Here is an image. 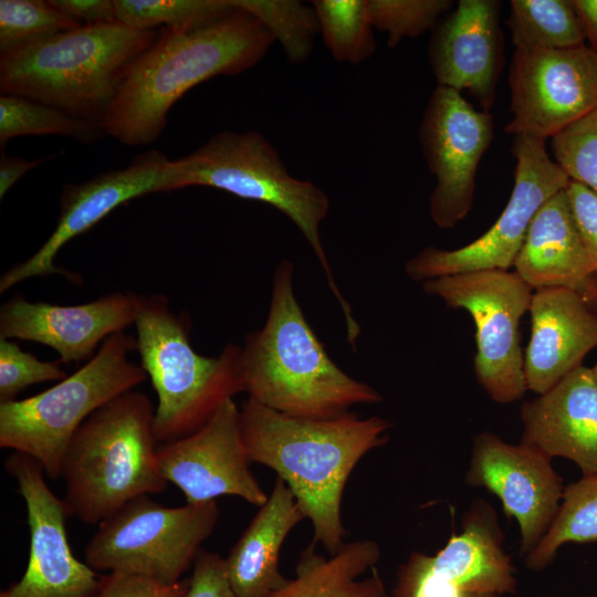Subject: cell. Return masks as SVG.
Here are the masks:
<instances>
[{
	"instance_id": "obj_20",
	"label": "cell",
	"mask_w": 597,
	"mask_h": 597,
	"mask_svg": "<svg viewBox=\"0 0 597 597\" xmlns=\"http://www.w3.org/2000/svg\"><path fill=\"white\" fill-rule=\"evenodd\" d=\"M499 13V1L460 0L429 44L438 85L468 90L483 111L494 102L502 65Z\"/></svg>"
},
{
	"instance_id": "obj_29",
	"label": "cell",
	"mask_w": 597,
	"mask_h": 597,
	"mask_svg": "<svg viewBox=\"0 0 597 597\" xmlns=\"http://www.w3.org/2000/svg\"><path fill=\"white\" fill-rule=\"evenodd\" d=\"M323 41L338 62L358 64L376 49L373 27L367 15V0H315Z\"/></svg>"
},
{
	"instance_id": "obj_32",
	"label": "cell",
	"mask_w": 597,
	"mask_h": 597,
	"mask_svg": "<svg viewBox=\"0 0 597 597\" xmlns=\"http://www.w3.org/2000/svg\"><path fill=\"white\" fill-rule=\"evenodd\" d=\"M49 1H0V53L81 27Z\"/></svg>"
},
{
	"instance_id": "obj_15",
	"label": "cell",
	"mask_w": 597,
	"mask_h": 597,
	"mask_svg": "<svg viewBox=\"0 0 597 597\" xmlns=\"http://www.w3.org/2000/svg\"><path fill=\"white\" fill-rule=\"evenodd\" d=\"M419 138L437 181L429 200L431 219L441 229L453 228L472 207L476 170L493 138L492 117L459 91L437 85Z\"/></svg>"
},
{
	"instance_id": "obj_37",
	"label": "cell",
	"mask_w": 597,
	"mask_h": 597,
	"mask_svg": "<svg viewBox=\"0 0 597 597\" xmlns=\"http://www.w3.org/2000/svg\"><path fill=\"white\" fill-rule=\"evenodd\" d=\"M185 597H237L227 576L224 558L201 549L193 562Z\"/></svg>"
},
{
	"instance_id": "obj_44",
	"label": "cell",
	"mask_w": 597,
	"mask_h": 597,
	"mask_svg": "<svg viewBox=\"0 0 597 597\" xmlns=\"http://www.w3.org/2000/svg\"><path fill=\"white\" fill-rule=\"evenodd\" d=\"M480 597H499V596H496V595H482Z\"/></svg>"
},
{
	"instance_id": "obj_24",
	"label": "cell",
	"mask_w": 597,
	"mask_h": 597,
	"mask_svg": "<svg viewBox=\"0 0 597 597\" xmlns=\"http://www.w3.org/2000/svg\"><path fill=\"white\" fill-rule=\"evenodd\" d=\"M303 519L293 493L277 478L266 502L224 558L237 597H270L287 582L279 570L280 552L289 533Z\"/></svg>"
},
{
	"instance_id": "obj_6",
	"label": "cell",
	"mask_w": 597,
	"mask_h": 597,
	"mask_svg": "<svg viewBox=\"0 0 597 597\" xmlns=\"http://www.w3.org/2000/svg\"><path fill=\"white\" fill-rule=\"evenodd\" d=\"M192 186L212 187L264 202L290 218L312 248L341 305L347 339L357 341L360 326L336 284L320 237V226L329 210L328 197L321 188L292 176L274 146L255 130L221 132L195 151L168 160L158 192Z\"/></svg>"
},
{
	"instance_id": "obj_9",
	"label": "cell",
	"mask_w": 597,
	"mask_h": 597,
	"mask_svg": "<svg viewBox=\"0 0 597 597\" xmlns=\"http://www.w3.org/2000/svg\"><path fill=\"white\" fill-rule=\"evenodd\" d=\"M219 519L216 501L167 507L140 495L98 524L84 549L94 570L180 582Z\"/></svg>"
},
{
	"instance_id": "obj_39",
	"label": "cell",
	"mask_w": 597,
	"mask_h": 597,
	"mask_svg": "<svg viewBox=\"0 0 597 597\" xmlns=\"http://www.w3.org/2000/svg\"><path fill=\"white\" fill-rule=\"evenodd\" d=\"M62 13L86 24L116 22L115 4L109 0H49Z\"/></svg>"
},
{
	"instance_id": "obj_7",
	"label": "cell",
	"mask_w": 597,
	"mask_h": 597,
	"mask_svg": "<svg viewBox=\"0 0 597 597\" xmlns=\"http://www.w3.org/2000/svg\"><path fill=\"white\" fill-rule=\"evenodd\" d=\"M135 326L140 366L158 397L154 416L158 443L198 431L222 402L242 391L241 347L229 343L218 356L198 354L188 320L174 313L165 296L139 295Z\"/></svg>"
},
{
	"instance_id": "obj_8",
	"label": "cell",
	"mask_w": 597,
	"mask_h": 597,
	"mask_svg": "<svg viewBox=\"0 0 597 597\" xmlns=\"http://www.w3.org/2000/svg\"><path fill=\"white\" fill-rule=\"evenodd\" d=\"M132 350H136V337L113 334L91 359L55 386L0 404V447L33 458L50 479L61 478L64 454L82 423L146 379L143 367L128 359Z\"/></svg>"
},
{
	"instance_id": "obj_31",
	"label": "cell",
	"mask_w": 597,
	"mask_h": 597,
	"mask_svg": "<svg viewBox=\"0 0 597 597\" xmlns=\"http://www.w3.org/2000/svg\"><path fill=\"white\" fill-rule=\"evenodd\" d=\"M254 15L279 41L291 63L308 59L321 33L313 7L292 0H232Z\"/></svg>"
},
{
	"instance_id": "obj_23",
	"label": "cell",
	"mask_w": 597,
	"mask_h": 597,
	"mask_svg": "<svg viewBox=\"0 0 597 597\" xmlns=\"http://www.w3.org/2000/svg\"><path fill=\"white\" fill-rule=\"evenodd\" d=\"M513 268L534 291L564 287L579 292L595 273L566 189L551 197L536 212Z\"/></svg>"
},
{
	"instance_id": "obj_26",
	"label": "cell",
	"mask_w": 597,
	"mask_h": 597,
	"mask_svg": "<svg viewBox=\"0 0 597 597\" xmlns=\"http://www.w3.org/2000/svg\"><path fill=\"white\" fill-rule=\"evenodd\" d=\"M506 24L515 50H564L585 45L572 0H512Z\"/></svg>"
},
{
	"instance_id": "obj_34",
	"label": "cell",
	"mask_w": 597,
	"mask_h": 597,
	"mask_svg": "<svg viewBox=\"0 0 597 597\" xmlns=\"http://www.w3.org/2000/svg\"><path fill=\"white\" fill-rule=\"evenodd\" d=\"M551 148L570 180L597 193V108L552 136Z\"/></svg>"
},
{
	"instance_id": "obj_14",
	"label": "cell",
	"mask_w": 597,
	"mask_h": 597,
	"mask_svg": "<svg viewBox=\"0 0 597 597\" xmlns=\"http://www.w3.org/2000/svg\"><path fill=\"white\" fill-rule=\"evenodd\" d=\"M3 464L27 506L30 548L23 576L0 597H96L103 575L73 555L66 532L69 510L49 488L42 465L17 451Z\"/></svg>"
},
{
	"instance_id": "obj_16",
	"label": "cell",
	"mask_w": 597,
	"mask_h": 597,
	"mask_svg": "<svg viewBox=\"0 0 597 597\" xmlns=\"http://www.w3.org/2000/svg\"><path fill=\"white\" fill-rule=\"evenodd\" d=\"M465 483L495 495L506 517L516 521L522 557L547 533L565 488L552 465V458L543 451L521 441L507 443L489 431L473 438Z\"/></svg>"
},
{
	"instance_id": "obj_4",
	"label": "cell",
	"mask_w": 597,
	"mask_h": 597,
	"mask_svg": "<svg viewBox=\"0 0 597 597\" xmlns=\"http://www.w3.org/2000/svg\"><path fill=\"white\" fill-rule=\"evenodd\" d=\"M159 33L86 24L0 53V92L102 124L127 67Z\"/></svg>"
},
{
	"instance_id": "obj_27",
	"label": "cell",
	"mask_w": 597,
	"mask_h": 597,
	"mask_svg": "<svg viewBox=\"0 0 597 597\" xmlns=\"http://www.w3.org/2000/svg\"><path fill=\"white\" fill-rule=\"evenodd\" d=\"M597 542V474L564 488L556 516L538 545L524 557L526 568L542 572L566 543Z\"/></svg>"
},
{
	"instance_id": "obj_5",
	"label": "cell",
	"mask_w": 597,
	"mask_h": 597,
	"mask_svg": "<svg viewBox=\"0 0 597 597\" xmlns=\"http://www.w3.org/2000/svg\"><path fill=\"white\" fill-rule=\"evenodd\" d=\"M154 416L149 397L130 390L82 423L62 464L70 516L100 524L127 502L167 489L157 460Z\"/></svg>"
},
{
	"instance_id": "obj_38",
	"label": "cell",
	"mask_w": 597,
	"mask_h": 597,
	"mask_svg": "<svg viewBox=\"0 0 597 597\" xmlns=\"http://www.w3.org/2000/svg\"><path fill=\"white\" fill-rule=\"evenodd\" d=\"M566 191L588 260L597 272V193L573 180Z\"/></svg>"
},
{
	"instance_id": "obj_43",
	"label": "cell",
	"mask_w": 597,
	"mask_h": 597,
	"mask_svg": "<svg viewBox=\"0 0 597 597\" xmlns=\"http://www.w3.org/2000/svg\"><path fill=\"white\" fill-rule=\"evenodd\" d=\"M590 369H591L594 378H595V380L597 383V362L595 363V365L593 367H590Z\"/></svg>"
},
{
	"instance_id": "obj_40",
	"label": "cell",
	"mask_w": 597,
	"mask_h": 597,
	"mask_svg": "<svg viewBox=\"0 0 597 597\" xmlns=\"http://www.w3.org/2000/svg\"><path fill=\"white\" fill-rule=\"evenodd\" d=\"M43 160H27L17 156H9L2 151L0 159V198L7 195L10 188L29 170Z\"/></svg>"
},
{
	"instance_id": "obj_36",
	"label": "cell",
	"mask_w": 597,
	"mask_h": 597,
	"mask_svg": "<svg viewBox=\"0 0 597 597\" xmlns=\"http://www.w3.org/2000/svg\"><path fill=\"white\" fill-rule=\"evenodd\" d=\"M189 579L172 585L126 573L103 575L101 589L96 597H185Z\"/></svg>"
},
{
	"instance_id": "obj_25",
	"label": "cell",
	"mask_w": 597,
	"mask_h": 597,
	"mask_svg": "<svg viewBox=\"0 0 597 597\" xmlns=\"http://www.w3.org/2000/svg\"><path fill=\"white\" fill-rule=\"evenodd\" d=\"M315 544L302 551L295 577L270 597H387L374 566L380 558L375 541L344 543L328 557L315 552Z\"/></svg>"
},
{
	"instance_id": "obj_45",
	"label": "cell",
	"mask_w": 597,
	"mask_h": 597,
	"mask_svg": "<svg viewBox=\"0 0 597 597\" xmlns=\"http://www.w3.org/2000/svg\"><path fill=\"white\" fill-rule=\"evenodd\" d=\"M543 597H551V596H543ZM583 597H597V596H583Z\"/></svg>"
},
{
	"instance_id": "obj_22",
	"label": "cell",
	"mask_w": 597,
	"mask_h": 597,
	"mask_svg": "<svg viewBox=\"0 0 597 597\" xmlns=\"http://www.w3.org/2000/svg\"><path fill=\"white\" fill-rule=\"evenodd\" d=\"M521 442L549 458L573 461L582 475L597 474V383L579 366L555 386L522 404Z\"/></svg>"
},
{
	"instance_id": "obj_35",
	"label": "cell",
	"mask_w": 597,
	"mask_h": 597,
	"mask_svg": "<svg viewBox=\"0 0 597 597\" xmlns=\"http://www.w3.org/2000/svg\"><path fill=\"white\" fill-rule=\"evenodd\" d=\"M61 362H42L9 338L0 337V404L17 400L31 385L61 381L69 375Z\"/></svg>"
},
{
	"instance_id": "obj_28",
	"label": "cell",
	"mask_w": 597,
	"mask_h": 597,
	"mask_svg": "<svg viewBox=\"0 0 597 597\" xmlns=\"http://www.w3.org/2000/svg\"><path fill=\"white\" fill-rule=\"evenodd\" d=\"M63 135L92 143L106 133L101 123L72 116L52 106L15 95L0 96V145L24 135Z\"/></svg>"
},
{
	"instance_id": "obj_33",
	"label": "cell",
	"mask_w": 597,
	"mask_h": 597,
	"mask_svg": "<svg viewBox=\"0 0 597 597\" xmlns=\"http://www.w3.org/2000/svg\"><path fill=\"white\" fill-rule=\"evenodd\" d=\"M451 6L449 0H367V15L373 28L388 34V46L396 48L404 38L432 28Z\"/></svg>"
},
{
	"instance_id": "obj_18",
	"label": "cell",
	"mask_w": 597,
	"mask_h": 597,
	"mask_svg": "<svg viewBox=\"0 0 597 597\" xmlns=\"http://www.w3.org/2000/svg\"><path fill=\"white\" fill-rule=\"evenodd\" d=\"M168 160L164 153L150 149L136 156L125 168L102 172L78 184L65 185L53 232L29 259L3 272L0 293L31 277L51 274L69 276V272L54 264L60 250L121 205L158 192L161 171Z\"/></svg>"
},
{
	"instance_id": "obj_17",
	"label": "cell",
	"mask_w": 597,
	"mask_h": 597,
	"mask_svg": "<svg viewBox=\"0 0 597 597\" xmlns=\"http://www.w3.org/2000/svg\"><path fill=\"white\" fill-rule=\"evenodd\" d=\"M157 460L163 476L182 491L187 503L234 495L262 506L269 498L249 469L233 398L222 402L198 431L161 443Z\"/></svg>"
},
{
	"instance_id": "obj_42",
	"label": "cell",
	"mask_w": 597,
	"mask_h": 597,
	"mask_svg": "<svg viewBox=\"0 0 597 597\" xmlns=\"http://www.w3.org/2000/svg\"><path fill=\"white\" fill-rule=\"evenodd\" d=\"M588 307L597 314V272L593 273L578 292Z\"/></svg>"
},
{
	"instance_id": "obj_19",
	"label": "cell",
	"mask_w": 597,
	"mask_h": 597,
	"mask_svg": "<svg viewBox=\"0 0 597 597\" xmlns=\"http://www.w3.org/2000/svg\"><path fill=\"white\" fill-rule=\"evenodd\" d=\"M139 295L114 292L92 302L57 305L15 294L0 308V337L53 348L62 364L91 359L98 344L135 324Z\"/></svg>"
},
{
	"instance_id": "obj_41",
	"label": "cell",
	"mask_w": 597,
	"mask_h": 597,
	"mask_svg": "<svg viewBox=\"0 0 597 597\" xmlns=\"http://www.w3.org/2000/svg\"><path fill=\"white\" fill-rule=\"evenodd\" d=\"M586 40L597 50V0H572Z\"/></svg>"
},
{
	"instance_id": "obj_30",
	"label": "cell",
	"mask_w": 597,
	"mask_h": 597,
	"mask_svg": "<svg viewBox=\"0 0 597 597\" xmlns=\"http://www.w3.org/2000/svg\"><path fill=\"white\" fill-rule=\"evenodd\" d=\"M116 20L127 27L200 28L237 9L232 0H114Z\"/></svg>"
},
{
	"instance_id": "obj_3",
	"label": "cell",
	"mask_w": 597,
	"mask_h": 597,
	"mask_svg": "<svg viewBox=\"0 0 597 597\" xmlns=\"http://www.w3.org/2000/svg\"><path fill=\"white\" fill-rule=\"evenodd\" d=\"M293 271L290 260L276 264L266 321L245 336L242 391L273 410L308 419L334 418L355 405L380 402L378 390L347 375L328 356L297 302Z\"/></svg>"
},
{
	"instance_id": "obj_21",
	"label": "cell",
	"mask_w": 597,
	"mask_h": 597,
	"mask_svg": "<svg viewBox=\"0 0 597 597\" xmlns=\"http://www.w3.org/2000/svg\"><path fill=\"white\" fill-rule=\"evenodd\" d=\"M528 312L524 377L527 390L541 395L582 366L597 347V314L578 292L564 287L535 290Z\"/></svg>"
},
{
	"instance_id": "obj_12",
	"label": "cell",
	"mask_w": 597,
	"mask_h": 597,
	"mask_svg": "<svg viewBox=\"0 0 597 597\" xmlns=\"http://www.w3.org/2000/svg\"><path fill=\"white\" fill-rule=\"evenodd\" d=\"M495 510L474 500L434 555L413 552L398 567L390 597H480L515 595L516 569L504 549Z\"/></svg>"
},
{
	"instance_id": "obj_10",
	"label": "cell",
	"mask_w": 597,
	"mask_h": 597,
	"mask_svg": "<svg viewBox=\"0 0 597 597\" xmlns=\"http://www.w3.org/2000/svg\"><path fill=\"white\" fill-rule=\"evenodd\" d=\"M447 306L467 311L475 326L478 384L498 404L523 398L526 388L520 322L534 290L514 271L481 270L422 282Z\"/></svg>"
},
{
	"instance_id": "obj_2",
	"label": "cell",
	"mask_w": 597,
	"mask_h": 597,
	"mask_svg": "<svg viewBox=\"0 0 597 597\" xmlns=\"http://www.w3.org/2000/svg\"><path fill=\"white\" fill-rule=\"evenodd\" d=\"M274 42L271 32L239 7L205 27H164L127 67L102 121L106 135L127 146L151 144L164 130L170 107L190 88L247 71Z\"/></svg>"
},
{
	"instance_id": "obj_11",
	"label": "cell",
	"mask_w": 597,
	"mask_h": 597,
	"mask_svg": "<svg viewBox=\"0 0 597 597\" xmlns=\"http://www.w3.org/2000/svg\"><path fill=\"white\" fill-rule=\"evenodd\" d=\"M516 159L511 197L494 224L482 235L455 250L432 245L408 260L405 273L415 282L481 270H510L541 207L566 189L570 179L546 150V139L516 135Z\"/></svg>"
},
{
	"instance_id": "obj_1",
	"label": "cell",
	"mask_w": 597,
	"mask_h": 597,
	"mask_svg": "<svg viewBox=\"0 0 597 597\" xmlns=\"http://www.w3.org/2000/svg\"><path fill=\"white\" fill-rule=\"evenodd\" d=\"M391 423L350 411L327 419L292 417L248 398L240 410L242 441L250 462L277 473L313 525V544L329 555L344 544L342 500L362 458L388 441Z\"/></svg>"
},
{
	"instance_id": "obj_13",
	"label": "cell",
	"mask_w": 597,
	"mask_h": 597,
	"mask_svg": "<svg viewBox=\"0 0 597 597\" xmlns=\"http://www.w3.org/2000/svg\"><path fill=\"white\" fill-rule=\"evenodd\" d=\"M505 132L543 139L597 108V50H515Z\"/></svg>"
}]
</instances>
